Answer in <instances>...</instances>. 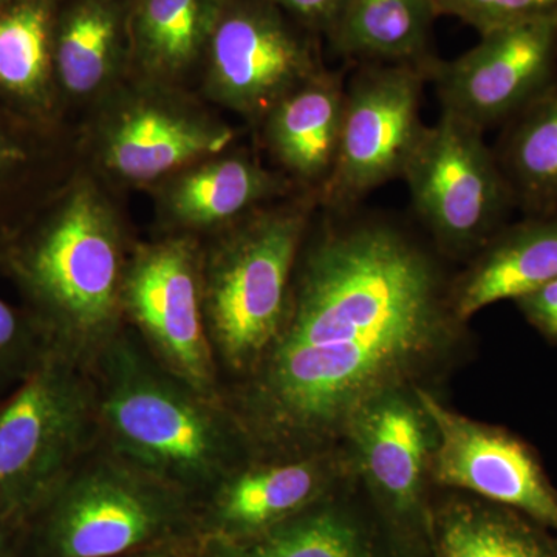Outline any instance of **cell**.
<instances>
[{
  "mask_svg": "<svg viewBox=\"0 0 557 557\" xmlns=\"http://www.w3.org/2000/svg\"><path fill=\"white\" fill-rule=\"evenodd\" d=\"M401 178L440 251L456 258L480 251L516 208L483 131L449 113L424 126Z\"/></svg>",
  "mask_w": 557,
  "mask_h": 557,
  "instance_id": "52a82bcc",
  "label": "cell"
},
{
  "mask_svg": "<svg viewBox=\"0 0 557 557\" xmlns=\"http://www.w3.org/2000/svg\"><path fill=\"white\" fill-rule=\"evenodd\" d=\"M226 0H129V78L185 89Z\"/></svg>",
  "mask_w": 557,
  "mask_h": 557,
  "instance_id": "ffe728a7",
  "label": "cell"
},
{
  "mask_svg": "<svg viewBox=\"0 0 557 557\" xmlns=\"http://www.w3.org/2000/svg\"><path fill=\"white\" fill-rule=\"evenodd\" d=\"M166 234L211 236L271 201L300 193L247 152L209 157L152 186Z\"/></svg>",
  "mask_w": 557,
  "mask_h": 557,
  "instance_id": "2e32d148",
  "label": "cell"
},
{
  "mask_svg": "<svg viewBox=\"0 0 557 557\" xmlns=\"http://www.w3.org/2000/svg\"><path fill=\"white\" fill-rule=\"evenodd\" d=\"M494 153L516 208L527 215L557 212V89L507 123Z\"/></svg>",
  "mask_w": 557,
  "mask_h": 557,
  "instance_id": "cb8c5ba5",
  "label": "cell"
},
{
  "mask_svg": "<svg viewBox=\"0 0 557 557\" xmlns=\"http://www.w3.org/2000/svg\"><path fill=\"white\" fill-rule=\"evenodd\" d=\"M319 39L270 0H226L200 72L205 95L259 126L277 101L325 69Z\"/></svg>",
  "mask_w": 557,
  "mask_h": 557,
  "instance_id": "30bf717a",
  "label": "cell"
},
{
  "mask_svg": "<svg viewBox=\"0 0 557 557\" xmlns=\"http://www.w3.org/2000/svg\"><path fill=\"white\" fill-rule=\"evenodd\" d=\"M346 471L335 449L248 457L197 504V536L239 539L287 522L321 504Z\"/></svg>",
  "mask_w": 557,
  "mask_h": 557,
  "instance_id": "5bb4252c",
  "label": "cell"
},
{
  "mask_svg": "<svg viewBox=\"0 0 557 557\" xmlns=\"http://www.w3.org/2000/svg\"><path fill=\"white\" fill-rule=\"evenodd\" d=\"M196 557H373L339 509L318 504L287 522L239 539H200Z\"/></svg>",
  "mask_w": 557,
  "mask_h": 557,
  "instance_id": "d4e9b609",
  "label": "cell"
},
{
  "mask_svg": "<svg viewBox=\"0 0 557 557\" xmlns=\"http://www.w3.org/2000/svg\"><path fill=\"white\" fill-rule=\"evenodd\" d=\"M50 350L30 314L0 299V397L20 387Z\"/></svg>",
  "mask_w": 557,
  "mask_h": 557,
  "instance_id": "4316f807",
  "label": "cell"
},
{
  "mask_svg": "<svg viewBox=\"0 0 557 557\" xmlns=\"http://www.w3.org/2000/svg\"><path fill=\"white\" fill-rule=\"evenodd\" d=\"M30 520L42 557H123L197 534V500L100 442Z\"/></svg>",
  "mask_w": 557,
  "mask_h": 557,
  "instance_id": "5b68a950",
  "label": "cell"
},
{
  "mask_svg": "<svg viewBox=\"0 0 557 557\" xmlns=\"http://www.w3.org/2000/svg\"><path fill=\"white\" fill-rule=\"evenodd\" d=\"M413 388L437 432L432 482L469 491L557 531V491L527 443L507 429L454 412L420 384Z\"/></svg>",
  "mask_w": 557,
  "mask_h": 557,
  "instance_id": "4fadbf2b",
  "label": "cell"
},
{
  "mask_svg": "<svg viewBox=\"0 0 557 557\" xmlns=\"http://www.w3.org/2000/svg\"><path fill=\"white\" fill-rule=\"evenodd\" d=\"M10 527L0 523V557H9Z\"/></svg>",
  "mask_w": 557,
  "mask_h": 557,
  "instance_id": "1f68e13d",
  "label": "cell"
},
{
  "mask_svg": "<svg viewBox=\"0 0 557 557\" xmlns=\"http://www.w3.org/2000/svg\"><path fill=\"white\" fill-rule=\"evenodd\" d=\"M318 208L314 194L295 193L201 240V300L223 388L251 375L276 343Z\"/></svg>",
  "mask_w": 557,
  "mask_h": 557,
  "instance_id": "277c9868",
  "label": "cell"
},
{
  "mask_svg": "<svg viewBox=\"0 0 557 557\" xmlns=\"http://www.w3.org/2000/svg\"><path fill=\"white\" fill-rule=\"evenodd\" d=\"M557 278V212L528 215L497 231L449 284L450 309L461 324L480 310L516 300Z\"/></svg>",
  "mask_w": 557,
  "mask_h": 557,
  "instance_id": "d6986e66",
  "label": "cell"
},
{
  "mask_svg": "<svg viewBox=\"0 0 557 557\" xmlns=\"http://www.w3.org/2000/svg\"><path fill=\"white\" fill-rule=\"evenodd\" d=\"M413 386L387 388L370 398L348 420L343 435L351 468L401 519L423 511L437 445L434 423Z\"/></svg>",
  "mask_w": 557,
  "mask_h": 557,
  "instance_id": "9a60e30c",
  "label": "cell"
},
{
  "mask_svg": "<svg viewBox=\"0 0 557 557\" xmlns=\"http://www.w3.org/2000/svg\"><path fill=\"white\" fill-rule=\"evenodd\" d=\"M478 46L429 72L442 113L485 132L557 89V20L480 36Z\"/></svg>",
  "mask_w": 557,
  "mask_h": 557,
  "instance_id": "7c38bea8",
  "label": "cell"
},
{
  "mask_svg": "<svg viewBox=\"0 0 557 557\" xmlns=\"http://www.w3.org/2000/svg\"><path fill=\"white\" fill-rule=\"evenodd\" d=\"M89 369L102 445L197 504L251 457L225 401L164 369L127 325Z\"/></svg>",
  "mask_w": 557,
  "mask_h": 557,
  "instance_id": "3957f363",
  "label": "cell"
},
{
  "mask_svg": "<svg viewBox=\"0 0 557 557\" xmlns=\"http://www.w3.org/2000/svg\"><path fill=\"white\" fill-rule=\"evenodd\" d=\"M437 20L431 0H348L330 49L348 64L416 65L431 72Z\"/></svg>",
  "mask_w": 557,
  "mask_h": 557,
  "instance_id": "7402d4cb",
  "label": "cell"
},
{
  "mask_svg": "<svg viewBox=\"0 0 557 557\" xmlns=\"http://www.w3.org/2000/svg\"><path fill=\"white\" fill-rule=\"evenodd\" d=\"M53 124L24 115L0 98V234L61 185L53 182Z\"/></svg>",
  "mask_w": 557,
  "mask_h": 557,
  "instance_id": "484cf974",
  "label": "cell"
},
{
  "mask_svg": "<svg viewBox=\"0 0 557 557\" xmlns=\"http://www.w3.org/2000/svg\"><path fill=\"white\" fill-rule=\"evenodd\" d=\"M437 557H557V539L516 509L453 500L434 528Z\"/></svg>",
  "mask_w": 557,
  "mask_h": 557,
  "instance_id": "603a6c76",
  "label": "cell"
},
{
  "mask_svg": "<svg viewBox=\"0 0 557 557\" xmlns=\"http://www.w3.org/2000/svg\"><path fill=\"white\" fill-rule=\"evenodd\" d=\"M132 247L100 183L76 175L0 234V271L51 350L90 368L126 325L121 293Z\"/></svg>",
  "mask_w": 557,
  "mask_h": 557,
  "instance_id": "7a4b0ae2",
  "label": "cell"
},
{
  "mask_svg": "<svg viewBox=\"0 0 557 557\" xmlns=\"http://www.w3.org/2000/svg\"><path fill=\"white\" fill-rule=\"evenodd\" d=\"M62 0H13L0 9V98L44 123L57 120L54 30Z\"/></svg>",
  "mask_w": 557,
  "mask_h": 557,
  "instance_id": "44dd1931",
  "label": "cell"
},
{
  "mask_svg": "<svg viewBox=\"0 0 557 557\" xmlns=\"http://www.w3.org/2000/svg\"><path fill=\"white\" fill-rule=\"evenodd\" d=\"M10 2H13V0H0V9H2V7L9 5Z\"/></svg>",
  "mask_w": 557,
  "mask_h": 557,
  "instance_id": "d6a6232c",
  "label": "cell"
},
{
  "mask_svg": "<svg viewBox=\"0 0 557 557\" xmlns=\"http://www.w3.org/2000/svg\"><path fill=\"white\" fill-rule=\"evenodd\" d=\"M129 0H62L54 30L58 94L101 102L129 78Z\"/></svg>",
  "mask_w": 557,
  "mask_h": 557,
  "instance_id": "ac0fdd59",
  "label": "cell"
},
{
  "mask_svg": "<svg viewBox=\"0 0 557 557\" xmlns=\"http://www.w3.org/2000/svg\"><path fill=\"white\" fill-rule=\"evenodd\" d=\"M515 302L533 327L557 343V278L520 296Z\"/></svg>",
  "mask_w": 557,
  "mask_h": 557,
  "instance_id": "f546056e",
  "label": "cell"
},
{
  "mask_svg": "<svg viewBox=\"0 0 557 557\" xmlns=\"http://www.w3.org/2000/svg\"><path fill=\"white\" fill-rule=\"evenodd\" d=\"M90 145L98 170L132 186H156L175 172L226 152L237 131L185 89L127 78L98 102Z\"/></svg>",
  "mask_w": 557,
  "mask_h": 557,
  "instance_id": "ba28073f",
  "label": "cell"
},
{
  "mask_svg": "<svg viewBox=\"0 0 557 557\" xmlns=\"http://www.w3.org/2000/svg\"><path fill=\"white\" fill-rule=\"evenodd\" d=\"M123 317L150 355L205 397L223 401L201 300V239L164 234L134 245L124 273Z\"/></svg>",
  "mask_w": 557,
  "mask_h": 557,
  "instance_id": "9c48e42d",
  "label": "cell"
},
{
  "mask_svg": "<svg viewBox=\"0 0 557 557\" xmlns=\"http://www.w3.org/2000/svg\"><path fill=\"white\" fill-rule=\"evenodd\" d=\"M293 21L314 33L319 38L330 36L338 28L348 0H270Z\"/></svg>",
  "mask_w": 557,
  "mask_h": 557,
  "instance_id": "f1b7e54d",
  "label": "cell"
},
{
  "mask_svg": "<svg viewBox=\"0 0 557 557\" xmlns=\"http://www.w3.org/2000/svg\"><path fill=\"white\" fill-rule=\"evenodd\" d=\"M177 544V542H175ZM172 544L160 545V547H152L146 549H139V552L131 553V555H126L123 557H178L177 553L170 552L166 547H170Z\"/></svg>",
  "mask_w": 557,
  "mask_h": 557,
  "instance_id": "4dcf8cb0",
  "label": "cell"
},
{
  "mask_svg": "<svg viewBox=\"0 0 557 557\" xmlns=\"http://www.w3.org/2000/svg\"><path fill=\"white\" fill-rule=\"evenodd\" d=\"M426 69L355 64L346 81L338 153L318 197L325 211L358 208L373 190L403 177L424 129L420 120Z\"/></svg>",
  "mask_w": 557,
  "mask_h": 557,
  "instance_id": "8fae6325",
  "label": "cell"
},
{
  "mask_svg": "<svg viewBox=\"0 0 557 557\" xmlns=\"http://www.w3.org/2000/svg\"><path fill=\"white\" fill-rule=\"evenodd\" d=\"M319 211L276 343L223 388L255 457L332 449L366 401L417 384L463 325L450 281L406 226L359 207Z\"/></svg>",
  "mask_w": 557,
  "mask_h": 557,
  "instance_id": "6da1fadb",
  "label": "cell"
},
{
  "mask_svg": "<svg viewBox=\"0 0 557 557\" xmlns=\"http://www.w3.org/2000/svg\"><path fill=\"white\" fill-rule=\"evenodd\" d=\"M437 17H457L480 36L531 24L557 20V0H431Z\"/></svg>",
  "mask_w": 557,
  "mask_h": 557,
  "instance_id": "83f0119b",
  "label": "cell"
},
{
  "mask_svg": "<svg viewBox=\"0 0 557 557\" xmlns=\"http://www.w3.org/2000/svg\"><path fill=\"white\" fill-rule=\"evenodd\" d=\"M346 69H322L260 121L263 146L277 172L300 193L319 197L338 153Z\"/></svg>",
  "mask_w": 557,
  "mask_h": 557,
  "instance_id": "e0dca14e",
  "label": "cell"
},
{
  "mask_svg": "<svg viewBox=\"0 0 557 557\" xmlns=\"http://www.w3.org/2000/svg\"><path fill=\"white\" fill-rule=\"evenodd\" d=\"M100 442L90 369L50 350L0 405V523L30 520Z\"/></svg>",
  "mask_w": 557,
  "mask_h": 557,
  "instance_id": "8992f818",
  "label": "cell"
}]
</instances>
